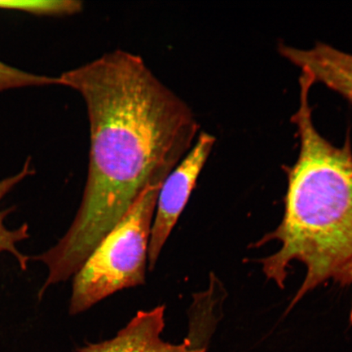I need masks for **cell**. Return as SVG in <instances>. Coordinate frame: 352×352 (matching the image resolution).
<instances>
[{"mask_svg": "<svg viewBox=\"0 0 352 352\" xmlns=\"http://www.w3.org/2000/svg\"><path fill=\"white\" fill-rule=\"evenodd\" d=\"M85 100L90 125L87 179L65 234L43 254L69 279L153 184L164 183L197 138L188 105L142 57L116 50L58 77Z\"/></svg>", "mask_w": 352, "mask_h": 352, "instance_id": "cell-1", "label": "cell"}, {"mask_svg": "<svg viewBox=\"0 0 352 352\" xmlns=\"http://www.w3.org/2000/svg\"><path fill=\"white\" fill-rule=\"evenodd\" d=\"M312 85L311 79L302 74L300 105L293 117L300 148L296 164L285 168L283 218L253 245L280 242L276 252L259 261L264 275L279 288L285 287L292 262L305 266V278L288 311L329 280L352 290L351 144L347 136L342 147L334 146L316 129L308 98Z\"/></svg>", "mask_w": 352, "mask_h": 352, "instance_id": "cell-2", "label": "cell"}, {"mask_svg": "<svg viewBox=\"0 0 352 352\" xmlns=\"http://www.w3.org/2000/svg\"><path fill=\"white\" fill-rule=\"evenodd\" d=\"M162 184L145 189L73 276L70 314H80L120 290L144 283L149 241Z\"/></svg>", "mask_w": 352, "mask_h": 352, "instance_id": "cell-3", "label": "cell"}, {"mask_svg": "<svg viewBox=\"0 0 352 352\" xmlns=\"http://www.w3.org/2000/svg\"><path fill=\"white\" fill-rule=\"evenodd\" d=\"M215 142L214 136L200 132L193 146L167 176L158 195L149 241V270L155 267L162 248L186 208L198 177Z\"/></svg>", "mask_w": 352, "mask_h": 352, "instance_id": "cell-4", "label": "cell"}, {"mask_svg": "<svg viewBox=\"0 0 352 352\" xmlns=\"http://www.w3.org/2000/svg\"><path fill=\"white\" fill-rule=\"evenodd\" d=\"M164 305L140 311L116 337L82 347L77 352H206V347L188 337L182 343L162 338L165 328Z\"/></svg>", "mask_w": 352, "mask_h": 352, "instance_id": "cell-5", "label": "cell"}, {"mask_svg": "<svg viewBox=\"0 0 352 352\" xmlns=\"http://www.w3.org/2000/svg\"><path fill=\"white\" fill-rule=\"evenodd\" d=\"M279 51L312 81L323 83L352 104V55L321 43L308 50L280 45Z\"/></svg>", "mask_w": 352, "mask_h": 352, "instance_id": "cell-6", "label": "cell"}, {"mask_svg": "<svg viewBox=\"0 0 352 352\" xmlns=\"http://www.w3.org/2000/svg\"><path fill=\"white\" fill-rule=\"evenodd\" d=\"M30 157L25 162L23 167L19 173L0 180V202L3 199L8 193H10L17 184H19L28 176L33 175L35 173L34 169L30 164ZM14 208L7 210H0V253L8 252L16 259L19 262L22 271L28 270V263L30 258L24 254H22L17 249L16 245L22 241L28 239L30 237V228L28 223H23L22 226L14 230H8L4 226V219L12 211Z\"/></svg>", "mask_w": 352, "mask_h": 352, "instance_id": "cell-7", "label": "cell"}, {"mask_svg": "<svg viewBox=\"0 0 352 352\" xmlns=\"http://www.w3.org/2000/svg\"><path fill=\"white\" fill-rule=\"evenodd\" d=\"M0 10L39 16H61L81 12L82 3L76 0H0Z\"/></svg>", "mask_w": 352, "mask_h": 352, "instance_id": "cell-8", "label": "cell"}, {"mask_svg": "<svg viewBox=\"0 0 352 352\" xmlns=\"http://www.w3.org/2000/svg\"><path fill=\"white\" fill-rule=\"evenodd\" d=\"M60 85L58 77L23 72L0 60V92L16 88Z\"/></svg>", "mask_w": 352, "mask_h": 352, "instance_id": "cell-9", "label": "cell"}]
</instances>
